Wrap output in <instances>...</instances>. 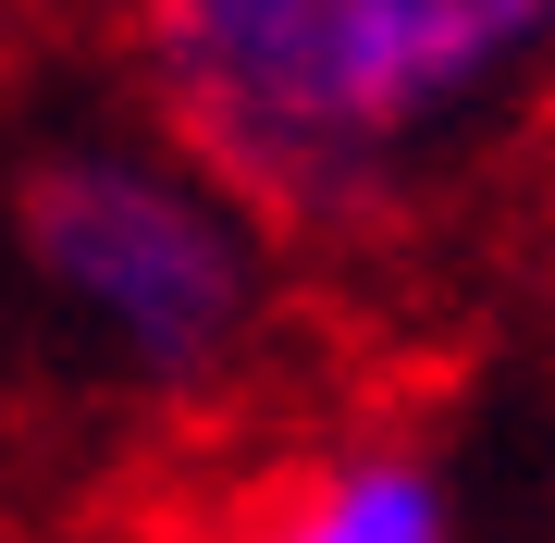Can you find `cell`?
Segmentation results:
<instances>
[{
	"instance_id": "obj_3",
	"label": "cell",
	"mask_w": 555,
	"mask_h": 543,
	"mask_svg": "<svg viewBox=\"0 0 555 543\" xmlns=\"http://www.w3.org/2000/svg\"><path fill=\"white\" fill-rule=\"evenodd\" d=\"M247 543H456V494L408 432H358L272 494Z\"/></svg>"
},
{
	"instance_id": "obj_2",
	"label": "cell",
	"mask_w": 555,
	"mask_h": 543,
	"mask_svg": "<svg viewBox=\"0 0 555 543\" xmlns=\"http://www.w3.org/2000/svg\"><path fill=\"white\" fill-rule=\"evenodd\" d=\"M13 247L62 309V334L124 396L198 408L247 371L272 322V222L210 185L185 148L62 137L13 173Z\"/></svg>"
},
{
	"instance_id": "obj_1",
	"label": "cell",
	"mask_w": 555,
	"mask_h": 543,
	"mask_svg": "<svg viewBox=\"0 0 555 543\" xmlns=\"http://www.w3.org/2000/svg\"><path fill=\"white\" fill-rule=\"evenodd\" d=\"M173 148L272 235H383L555 100V0H124Z\"/></svg>"
}]
</instances>
